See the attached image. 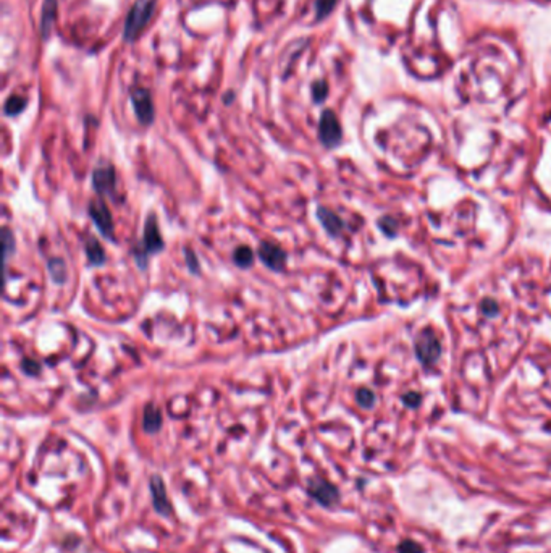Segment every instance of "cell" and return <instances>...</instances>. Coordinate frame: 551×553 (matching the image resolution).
Instances as JSON below:
<instances>
[{
  "instance_id": "obj_1",
  "label": "cell",
  "mask_w": 551,
  "mask_h": 553,
  "mask_svg": "<svg viewBox=\"0 0 551 553\" xmlns=\"http://www.w3.org/2000/svg\"><path fill=\"white\" fill-rule=\"evenodd\" d=\"M155 0H136L133 7L130 8L125 20L123 28V39L127 42H134L139 38V34L143 33L146 25L149 23V20L154 15Z\"/></svg>"
},
{
  "instance_id": "obj_2",
  "label": "cell",
  "mask_w": 551,
  "mask_h": 553,
  "mask_svg": "<svg viewBox=\"0 0 551 553\" xmlns=\"http://www.w3.org/2000/svg\"><path fill=\"white\" fill-rule=\"evenodd\" d=\"M341 136H343V131H341V125L337 115H335L332 110H323L319 122L320 143L325 147H335L340 144Z\"/></svg>"
},
{
  "instance_id": "obj_3",
  "label": "cell",
  "mask_w": 551,
  "mask_h": 553,
  "mask_svg": "<svg viewBox=\"0 0 551 553\" xmlns=\"http://www.w3.org/2000/svg\"><path fill=\"white\" fill-rule=\"evenodd\" d=\"M89 215H91L92 222L96 224L97 230L101 231V233L109 238L110 241L115 240V233H113V219H112V214H110V210L107 207V204L102 201L101 198L99 199H92L91 203H89Z\"/></svg>"
},
{
  "instance_id": "obj_4",
  "label": "cell",
  "mask_w": 551,
  "mask_h": 553,
  "mask_svg": "<svg viewBox=\"0 0 551 553\" xmlns=\"http://www.w3.org/2000/svg\"><path fill=\"white\" fill-rule=\"evenodd\" d=\"M131 104H133L134 114L138 120L143 125H151L154 122L155 112H154V104H152L151 93L144 88H134L130 94Z\"/></svg>"
},
{
  "instance_id": "obj_5",
  "label": "cell",
  "mask_w": 551,
  "mask_h": 553,
  "mask_svg": "<svg viewBox=\"0 0 551 553\" xmlns=\"http://www.w3.org/2000/svg\"><path fill=\"white\" fill-rule=\"evenodd\" d=\"M309 495L314 500H317L320 505H323V507H332L340 500V493H338V489L333 486V484H330L325 481V479H312L311 482H309Z\"/></svg>"
},
{
  "instance_id": "obj_6",
  "label": "cell",
  "mask_w": 551,
  "mask_h": 553,
  "mask_svg": "<svg viewBox=\"0 0 551 553\" xmlns=\"http://www.w3.org/2000/svg\"><path fill=\"white\" fill-rule=\"evenodd\" d=\"M92 186L99 196H113L117 188V173L113 167L102 165L92 173Z\"/></svg>"
},
{
  "instance_id": "obj_7",
  "label": "cell",
  "mask_w": 551,
  "mask_h": 553,
  "mask_svg": "<svg viewBox=\"0 0 551 553\" xmlns=\"http://www.w3.org/2000/svg\"><path fill=\"white\" fill-rule=\"evenodd\" d=\"M257 252H259V259L264 262L265 267L272 268L274 272L285 271L286 252L278 245L269 243V241H262Z\"/></svg>"
},
{
  "instance_id": "obj_8",
  "label": "cell",
  "mask_w": 551,
  "mask_h": 553,
  "mask_svg": "<svg viewBox=\"0 0 551 553\" xmlns=\"http://www.w3.org/2000/svg\"><path fill=\"white\" fill-rule=\"evenodd\" d=\"M416 350L419 360H421L424 364H432V362L438 360L442 346H440V341L432 330H425L424 334L419 336Z\"/></svg>"
},
{
  "instance_id": "obj_9",
  "label": "cell",
  "mask_w": 551,
  "mask_h": 553,
  "mask_svg": "<svg viewBox=\"0 0 551 553\" xmlns=\"http://www.w3.org/2000/svg\"><path fill=\"white\" fill-rule=\"evenodd\" d=\"M151 495L152 503H154L155 512L160 516H170L172 514V503L169 497H167L165 484L162 481L160 476H152L151 479Z\"/></svg>"
},
{
  "instance_id": "obj_10",
  "label": "cell",
  "mask_w": 551,
  "mask_h": 553,
  "mask_svg": "<svg viewBox=\"0 0 551 553\" xmlns=\"http://www.w3.org/2000/svg\"><path fill=\"white\" fill-rule=\"evenodd\" d=\"M143 245H144V251L148 252V254H151V252H159L162 247H164V240H162L155 215H149L148 220H146Z\"/></svg>"
},
{
  "instance_id": "obj_11",
  "label": "cell",
  "mask_w": 551,
  "mask_h": 553,
  "mask_svg": "<svg viewBox=\"0 0 551 553\" xmlns=\"http://www.w3.org/2000/svg\"><path fill=\"white\" fill-rule=\"evenodd\" d=\"M55 18H57V0H44L43 10H41V23H39L43 39L49 38L52 26L55 23Z\"/></svg>"
},
{
  "instance_id": "obj_12",
  "label": "cell",
  "mask_w": 551,
  "mask_h": 553,
  "mask_svg": "<svg viewBox=\"0 0 551 553\" xmlns=\"http://www.w3.org/2000/svg\"><path fill=\"white\" fill-rule=\"evenodd\" d=\"M317 219L320 220V224H322L323 228L327 230L330 235L337 236V235H340V231L343 230V220H341L337 214H333L332 210H328L327 207L317 209Z\"/></svg>"
},
{
  "instance_id": "obj_13",
  "label": "cell",
  "mask_w": 551,
  "mask_h": 553,
  "mask_svg": "<svg viewBox=\"0 0 551 553\" xmlns=\"http://www.w3.org/2000/svg\"><path fill=\"white\" fill-rule=\"evenodd\" d=\"M162 428V413L160 409L155 407V404L149 403L148 407L144 408V416H143V429L148 434H154V432H159Z\"/></svg>"
},
{
  "instance_id": "obj_14",
  "label": "cell",
  "mask_w": 551,
  "mask_h": 553,
  "mask_svg": "<svg viewBox=\"0 0 551 553\" xmlns=\"http://www.w3.org/2000/svg\"><path fill=\"white\" fill-rule=\"evenodd\" d=\"M86 256L91 266H102L106 262V252H104L101 243L92 236L86 241Z\"/></svg>"
},
{
  "instance_id": "obj_15",
  "label": "cell",
  "mask_w": 551,
  "mask_h": 553,
  "mask_svg": "<svg viewBox=\"0 0 551 553\" xmlns=\"http://www.w3.org/2000/svg\"><path fill=\"white\" fill-rule=\"evenodd\" d=\"M233 261L235 264L241 268L251 267L254 262V252L249 246H239L236 247V251L233 252Z\"/></svg>"
},
{
  "instance_id": "obj_16",
  "label": "cell",
  "mask_w": 551,
  "mask_h": 553,
  "mask_svg": "<svg viewBox=\"0 0 551 553\" xmlns=\"http://www.w3.org/2000/svg\"><path fill=\"white\" fill-rule=\"evenodd\" d=\"M49 272H50V278L55 283H59V285L65 283L67 266H65V262L60 259V257H54V259L49 261Z\"/></svg>"
},
{
  "instance_id": "obj_17",
  "label": "cell",
  "mask_w": 551,
  "mask_h": 553,
  "mask_svg": "<svg viewBox=\"0 0 551 553\" xmlns=\"http://www.w3.org/2000/svg\"><path fill=\"white\" fill-rule=\"evenodd\" d=\"M25 107H26V101L23 97L12 96V97H8L7 102H5V114L12 117V115L22 114Z\"/></svg>"
},
{
  "instance_id": "obj_18",
  "label": "cell",
  "mask_w": 551,
  "mask_h": 553,
  "mask_svg": "<svg viewBox=\"0 0 551 553\" xmlns=\"http://www.w3.org/2000/svg\"><path fill=\"white\" fill-rule=\"evenodd\" d=\"M335 5H337V0H316L317 20L327 18L328 15L332 13V10L335 8Z\"/></svg>"
},
{
  "instance_id": "obj_19",
  "label": "cell",
  "mask_w": 551,
  "mask_h": 553,
  "mask_svg": "<svg viewBox=\"0 0 551 553\" xmlns=\"http://www.w3.org/2000/svg\"><path fill=\"white\" fill-rule=\"evenodd\" d=\"M356 400H358V403L361 404V407L369 408V407H372V404H374L375 397H374V393L370 392V390L362 388V390H359L358 395H356Z\"/></svg>"
},
{
  "instance_id": "obj_20",
  "label": "cell",
  "mask_w": 551,
  "mask_h": 553,
  "mask_svg": "<svg viewBox=\"0 0 551 553\" xmlns=\"http://www.w3.org/2000/svg\"><path fill=\"white\" fill-rule=\"evenodd\" d=\"M4 251H5V257L8 259V256L12 254V251H15V238L12 235V231L8 228H4Z\"/></svg>"
},
{
  "instance_id": "obj_21",
  "label": "cell",
  "mask_w": 551,
  "mask_h": 553,
  "mask_svg": "<svg viewBox=\"0 0 551 553\" xmlns=\"http://www.w3.org/2000/svg\"><path fill=\"white\" fill-rule=\"evenodd\" d=\"M400 553H422V547L416 544L414 540H403L400 547H398Z\"/></svg>"
},
{
  "instance_id": "obj_22",
  "label": "cell",
  "mask_w": 551,
  "mask_h": 553,
  "mask_svg": "<svg viewBox=\"0 0 551 553\" xmlns=\"http://www.w3.org/2000/svg\"><path fill=\"white\" fill-rule=\"evenodd\" d=\"M312 93H314V101L322 102L323 99L327 97V84H325L323 81L316 83V84H314Z\"/></svg>"
},
{
  "instance_id": "obj_23",
  "label": "cell",
  "mask_w": 551,
  "mask_h": 553,
  "mask_svg": "<svg viewBox=\"0 0 551 553\" xmlns=\"http://www.w3.org/2000/svg\"><path fill=\"white\" fill-rule=\"evenodd\" d=\"M39 364L36 361H31V360H26L23 361V371L26 374H29V376H36V374L39 372Z\"/></svg>"
},
{
  "instance_id": "obj_24",
  "label": "cell",
  "mask_w": 551,
  "mask_h": 553,
  "mask_svg": "<svg viewBox=\"0 0 551 553\" xmlns=\"http://www.w3.org/2000/svg\"><path fill=\"white\" fill-rule=\"evenodd\" d=\"M186 259H188V266H190V271H191V272H197V271H199L197 257L194 256L191 251H186Z\"/></svg>"
}]
</instances>
